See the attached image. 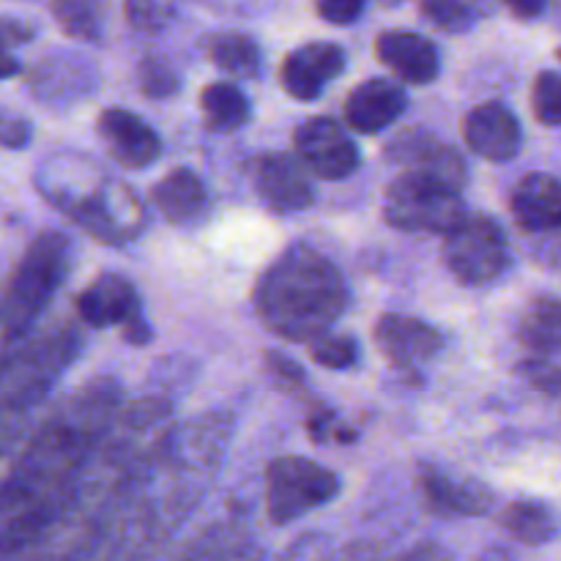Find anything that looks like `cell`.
I'll return each mask as SVG.
<instances>
[{
  "mask_svg": "<svg viewBox=\"0 0 561 561\" xmlns=\"http://www.w3.org/2000/svg\"><path fill=\"white\" fill-rule=\"evenodd\" d=\"M348 285L340 268L310 244L279 252L255 283L252 305L263 329L288 343H307L332 332L348 310Z\"/></svg>",
  "mask_w": 561,
  "mask_h": 561,
  "instance_id": "obj_1",
  "label": "cell"
},
{
  "mask_svg": "<svg viewBox=\"0 0 561 561\" xmlns=\"http://www.w3.org/2000/svg\"><path fill=\"white\" fill-rule=\"evenodd\" d=\"M69 272V241L58 230H44L27 244L11 272L3 296V345L25 337Z\"/></svg>",
  "mask_w": 561,
  "mask_h": 561,
  "instance_id": "obj_2",
  "label": "cell"
},
{
  "mask_svg": "<svg viewBox=\"0 0 561 561\" xmlns=\"http://www.w3.org/2000/svg\"><path fill=\"white\" fill-rule=\"evenodd\" d=\"M466 217L460 190L422 173H400L383 192V219L403 233L447 236Z\"/></svg>",
  "mask_w": 561,
  "mask_h": 561,
  "instance_id": "obj_3",
  "label": "cell"
},
{
  "mask_svg": "<svg viewBox=\"0 0 561 561\" xmlns=\"http://www.w3.org/2000/svg\"><path fill=\"white\" fill-rule=\"evenodd\" d=\"M444 266L460 285L482 288L502 277L513 263V250L502 225L488 214H466L444 236Z\"/></svg>",
  "mask_w": 561,
  "mask_h": 561,
  "instance_id": "obj_4",
  "label": "cell"
},
{
  "mask_svg": "<svg viewBox=\"0 0 561 561\" xmlns=\"http://www.w3.org/2000/svg\"><path fill=\"white\" fill-rule=\"evenodd\" d=\"M337 491V474L316 460L283 455L266 466V513L277 526L294 524L301 515L323 507Z\"/></svg>",
  "mask_w": 561,
  "mask_h": 561,
  "instance_id": "obj_5",
  "label": "cell"
},
{
  "mask_svg": "<svg viewBox=\"0 0 561 561\" xmlns=\"http://www.w3.org/2000/svg\"><path fill=\"white\" fill-rule=\"evenodd\" d=\"M66 214L93 241L107 247L129 244L146 228L148 219L146 206L135 190L104 175Z\"/></svg>",
  "mask_w": 561,
  "mask_h": 561,
  "instance_id": "obj_6",
  "label": "cell"
},
{
  "mask_svg": "<svg viewBox=\"0 0 561 561\" xmlns=\"http://www.w3.org/2000/svg\"><path fill=\"white\" fill-rule=\"evenodd\" d=\"M77 316L91 329L121 327L124 340L131 345H146L151 340L137 288L121 274H99L75 299Z\"/></svg>",
  "mask_w": 561,
  "mask_h": 561,
  "instance_id": "obj_7",
  "label": "cell"
},
{
  "mask_svg": "<svg viewBox=\"0 0 561 561\" xmlns=\"http://www.w3.org/2000/svg\"><path fill=\"white\" fill-rule=\"evenodd\" d=\"M247 181L257 201L274 214H299L316 203V190L305 173L299 157L283 151L257 153L244 164Z\"/></svg>",
  "mask_w": 561,
  "mask_h": 561,
  "instance_id": "obj_8",
  "label": "cell"
},
{
  "mask_svg": "<svg viewBox=\"0 0 561 561\" xmlns=\"http://www.w3.org/2000/svg\"><path fill=\"white\" fill-rule=\"evenodd\" d=\"M294 151L299 162L323 181H343L359 170V148L345 126L329 115H316L296 126Z\"/></svg>",
  "mask_w": 561,
  "mask_h": 561,
  "instance_id": "obj_9",
  "label": "cell"
},
{
  "mask_svg": "<svg viewBox=\"0 0 561 561\" xmlns=\"http://www.w3.org/2000/svg\"><path fill=\"white\" fill-rule=\"evenodd\" d=\"M383 159L403 173H422L463 190L469 164L455 146L427 129H403L383 146Z\"/></svg>",
  "mask_w": 561,
  "mask_h": 561,
  "instance_id": "obj_10",
  "label": "cell"
},
{
  "mask_svg": "<svg viewBox=\"0 0 561 561\" xmlns=\"http://www.w3.org/2000/svg\"><path fill=\"white\" fill-rule=\"evenodd\" d=\"M348 66V55L340 44L307 42L290 49L279 69V85L299 102H316Z\"/></svg>",
  "mask_w": 561,
  "mask_h": 561,
  "instance_id": "obj_11",
  "label": "cell"
},
{
  "mask_svg": "<svg viewBox=\"0 0 561 561\" xmlns=\"http://www.w3.org/2000/svg\"><path fill=\"white\" fill-rule=\"evenodd\" d=\"M96 131L115 162L126 170H146L162 157V140L153 131V126H148L131 110H102L96 118Z\"/></svg>",
  "mask_w": 561,
  "mask_h": 561,
  "instance_id": "obj_12",
  "label": "cell"
},
{
  "mask_svg": "<svg viewBox=\"0 0 561 561\" xmlns=\"http://www.w3.org/2000/svg\"><path fill=\"white\" fill-rule=\"evenodd\" d=\"M463 140L477 157L488 162H510L520 153L524 129L518 115L504 102H482L466 115Z\"/></svg>",
  "mask_w": 561,
  "mask_h": 561,
  "instance_id": "obj_13",
  "label": "cell"
},
{
  "mask_svg": "<svg viewBox=\"0 0 561 561\" xmlns=\"http://www.w3.org/2000/svg\"><path fill=\"white\" fill-rule=\"evenodd\" d=\"M378 351L398 367H420L442 351L444 337L431 323L411 316L387 312L373 329Z\"/></svg>",
  "mask_w": 561,
  "mask_h": 561,
  "instance_id": "obj_14",
  "label": "cell"
},
{
  "mask_svg": "<svg viewBox=\"0 0 561 561\" xmlns=\"http://www.w3.org/2000/svg\"><path fill=\"white\" fill-rule=\"evenodd\" d=\"M405 107H409V96L400 82L373 77L348 93L343 115L345 124L359 135H378L389 129L405 113Z\"/></svg>",
  "mask_w": 561,
  "mask_h": 561,
  "instance_id": "obj_15",
  "label": "cell"
},
{
  "mask_svg": "<svg viewBox=\"0 0 561 561\" xmlns=\"http://www.w3.org/2000/svg\"><path fill=\"white\" fill-rule=\"evenodd\" d=\"M416 485L427 507L438 515H482L493 507V499H496L485 482H477L471 477L455 480L453 474L431 463L420 466Z\"/></svg>",
  "mask_w": 561,
  "mask_h": 561,
  "instance_id": "obj_16",
  "label": "cell"
},
{
  "mask_svg": "<svg viewBox=\"0 0 561 561\" xmlns=\"http://www.w3.org/2000/svg\"><path fill=\"white\" fill-rule=\"evenodd\" d=\"M376 55L398 80L431 85L442 75V58L431 38L414 31H383L376 38Z\"/></svg>",
  "mask_w": 561,
  "mask_h": 561,
  "instance_id": "obj_17",
  "label": "cell"
},
{
  "mask_svg": "<svg viewBox=\"0 0 561 561\" xmlns=\"http://www.w3.org/2000/svg\"><path fill=\"white\" fill-rule=\"evenodd\" d=\"M99 75L91 64L77 55H49L27 71V91L42 104L77 102L93 91Z\"/></svg>",
  "mask_w": 561,
  "mask_h": 561,
  "instance_id": "obj_18",
  "label": "cell"
},
{
  "mask_svg": "<svg viewBox=\"0 0 561 561\" xmlns=\"http://www.w3.org/2000/svg\"><path fill=\"white\" fill-rule=\"evenodd\" d=\"M510 214L526 233L561 230V181L548 173L524 175L510 195Z\"/></svg>",
  "mask_w": 561,
  "mask_h": 561,
  "instance_id": "obj_19",
  "label": "cell"
},
{
  "mask_svg": "<svg viewBox=\"0 0 561 561\" xmlns=\"http://www.w3.org/2000/svg\"><path fill=\"white\" fill-rule=\"evenodd\" d=\"M151 203L170 225H192L208 211V190L190 168H175L153 184Z\"/></svg>",
  "mask_w": 561,
  "mask_h": 561,
  "instance_id": "obj_20",
  "label": "cell"
},
{
  "mask_svg": "<svg viewBox=\"0 0 561 561\" xmlns=\"http://www.w3.org/2000/svg\"><path fill=\"white\" fill-rule=\"evenodd\" d=\"M77 340L75 337H64V340H55V343H44V348H33L31 354L22 356V370L20 378H11L5 381V405L11 403L14 398L22 400H38L42 392H47L49 381L64 370V365H69L71 359V351H75Z\"/></svg>",
  "mask_w": 561,
  "mask_h": 561,
  "instance_id": "obj_21",
  "label": "cell"
},
{
  "mask_svg": "<svg viewBox=\"0 0 561 561\" xmlns=\"http://www.w3.org/2000/svg\"><path fill=\"white\" fill-rule=\"evenodd\" d=\"M203 126L214 135H230L252 118V104L236 82H211L201 91Z\"/></svg>",
  "mask_w": 561,
  "mask_h": 561,
  "instance_id": "obj_22",
  "label": "cell"
},
{
  "mask_svg": "<svg viewBox=\"0 0 561 561\" xmlns=\"http://www.w3.org/2000/svg\"><path fill=\"white\" fill-rule=\"evenodd\" d=\"M502 526L524 546H546L559 535V515L540 499H515L502 510Z\"/></svg>",
  "mask_w": 561,
  "mask_h": 561,
  "instance_id": "obj_23",
  "label": "cell"
},
{
  "mask_svg": "<svg viewBox=\"0 0 561 561\" xmlns=\"http://www.w3.org/2000/svg\"><path fill=\"white\" fill-rule=\"evenodd\" d=\"M206 55L236 80H257L263 71L261 47L247 33H214L206 42Z\"/></svg>",
  "mask_w": 561,
  "mask_h": 561,
  "instance_id": "obj_24",
  "label": "cell"
},
{
  "mask_svg": "<svg viewBox=\"0 0 561 561\" xmlns=\"http://www.w3.org/2000/svg\"><path fill=\"white\" fill-rule=\"evenodd\" d=\"M49 14L69 38L102 44L107 31L110 0H49Z\"/></svg>",
  "mask_w": 561,
  "mask_h": 561,
  "instance_id": "obj_25",
  "label": "cell"
},
{
  "mask_svg": "<svg viewBox=\"0 0 561 561\" xmlns=\"http://www.w3.org/2000/svg\"><path fill=\"white\" fill-rule=\"evenodd\" d=\"M518 337L526 348L540 356L561 351V299L540 296L531 301L520 316Z\"/></svg>",
  "mask_w": 561,
  "mask_h": 561,
  "instance_id": "obj_26",
  "label": "cell"
},
{
  "mask_svg": "<svg viewBox=\"0 0 561 561\" xmlns=\"http://www.w3.org/2000/svg\"><path fill=\"white\" fill-rule=\"evenodd\" d=\"M422 14L444 33H466L485 14V0H422Z\"/></svg>",
  "mask_w": 561,
  "mask_h": 561,
  "instance_id": "obj_27",
  "label": "cell"
},
{
  "mask_svg": "<svg viewBox=\"0 0 561 561\" xmlns=\"http://www.w3.org/2000/svg\"><path fill=\"white\" fill-rule=\"evenodd\" d=\"M137 88L148 99H170L179 93L181 82L173 66L162 55H146L137 64Z\"/></svg>",
  "mask_w": 561,
  "mask_h": 561,
  "instance_id": "obj_28",
  "label": "cell"
},
{
  "mask_svg": "<svg viewBox=\"0 0 561 561\" xmlns=\"http://www.w3.org/2000/svg\"><path fill=\"white\" fill-rule=\"evenodd\" d=\"M126 25L137 33H162L175 16V0H126Z\"/></svg>",
  "mask_w": 561,
  "mask_h": 561,
  "instance_id": "obj_29",
  "label": "cell"
},
{
  "mask_svg": "<svg viewBox=\"0 0 561 561\" xmlns=\"http://www.w3.org/2000/svg\"><path fill=\"white\" fill-rule=\"evenodd\" d=\"M310 359L329 370H345L359 359V345L348 334H323L310 343Z\"/></svg>",
  "mask_w": 561,
  "mask_h": 561,
  "instance_id": "obj_30",
  "label": "cell"
},
{
  "mask_svg": "<svg viewBox=\"0 0 561 561\" xmlns=\"http://www.w3.org/2000/svg\"><path fill=\"white\" fill-rule=\"evenodd\" d=\"M531 110L535 118L546 126H561V75L540 71L531 85Z\"/></svg>",
  "mask_w": 561,
  "mask_h": 561,
  "instance_id": "obj_31",
  "label": "cell"
},
{
  "mask_svg": "<svg viewBox=\"0 0 561 561\" xmlns=\"http://www.w3.org/2000/svg\"><path fill=\"white\" fill-rule=\"evenodd\" d=\"M518 373L526 383H531L540 392L561 398V365H551L546 356H535V359L520 362Z\"/></svg>",
  "mask_w": 561,
  "mask_h": 561,
  "instance_id": "obj_32",
  "label": "cell"
},
{
  "mask_svg": "<svg viewBox=\"0 0 561 561\" xmlns=\"http://www.w3.org/2000/svg\"><path fill=\"white\" fill-rule=\"evenodd\" d=\"M318 16L329 25H351L367 9V0H312Z\"/></svg>",
  "mask_w": 561,
  "mask_h": 561,
  "instance_id": "obj_33",
  "label": "cell"
},
{
  "mask_svg": "<svg viewBox=\"0 0 561 561\" xmlns=\"http://www.w3.org/2000/svg\"><path fill=\"white\" fill-rule=\"evenodd\" d=\"M263 359H266L268 373H272V376H277L285 387H288V383H296V387H299V383H305V370H301V367L296 365L290 356L279 354V351H266V354H263Z\"/></svg>",
  "mask_w": 561,
  "mask_h": 561,
  "instance_id": "obj_34",
  "label": "cell"
},
{
  "mask_svg": "<svg viewBox=\"0 0 561 561\" xmlns=\"http://www.w3.org/2000/svg\"><path fill=\"white\" fill-rule=\"evenodd\" d=\"M0 137H3V146L9 151H20L31 142L33 129L25 118H3V129H0Z\"/></svg>",
  "mask_w": 561,
  "mask_h": 561,
  "instance_id": "obj_35",
  "label": "cell"
},
{
  "mask_svg": "<svg viewBox=\"0 0 561 561\" xmlns=\"http://www.w3.org/2000/svg\"><path fill=\"white\" fill-rule=\"evenodd\" d=\"M36 36V27L27 25V22L14 20V16H3V44L5 49H11L14 44H27Z\"/></svg>",
  "mask_w": 561,
  "mask_h": 561,
  "instance_id": "obj_36",
  "label": "cell"
},
{
  "mask_svg": "<svg viewBox=\"0 0 561 561\" xmlns=\"http://www.w3.org/2000/svg\"><path fill=\"white\" fill-rule=\"evenodd\" d=\"M548 3L551 0H504V5L510 9V14L518 16V20H537V16H542V11L548 9Z\"/></svg>",
  "mask_w": 561,
  "mask_h": 561,
  "instance_id": "obj_37",
  "label": "cell"
},
{
  "mask_svg": "<svg viewBox=\"0 0 561 561\" xmlns=\"http://www.w3.org/2000/svg\"><path fill=\"white\" fill-rule=\"evenodd\" d=\"M16 71H20V75H22V66L16 64L14 55L5 53V58H3V77H5V80H9V77H14Z\"/></svg>",
  "mask_w": 561,
  "mask_h": 561,
  "instance_id": "obj_38",
  "label": "cell"
},
{
  "mask_svg": "<svg viewBox=\"0 0 561 561\" xmlns=\"http://www.w3.org/2000/svg\"><path fill=\"white\" fill-rule=\"evenodd\" d=\"M551 263H553V266H557V268H561V241L551 250Z\"/></svg>",
  "mask_w": 561,
  "mask_h": 561,
  "instance_id": "obj_39",
  "label": "cell"
},
{
  "mask_svg": "<svg viewBox=\"0 0 561 561\" xmlns=\"http://www.w3.org/2000/svg\"><path fill=\"white\" fill-rule=\"evenodd\" d=\"M378 3H383V5H400V3H405V0H378Z\"/></svg>",
  "mask_w": 561,
  "mask_h": 561,
  "instance_id": "obj_40",
  "label": "cell"
},
{
  "mask_svg": "<svg viewBox=\"0 0 561 561\" xmlns=\"http://www.w3.org/2000/svg\"><path fill=\"white\" fill-rule=\"evenodd\" d=\"M557 14H559V20H561V3H559V11H557Z\"/></svg>",
  "mask_w": 561,
  "mask_h": 561,
  "instance_id": "obj_41",
  "label": "cell"
},
{
  "mask_svg": "<svg viewBox=\"0 0 561 561\" xmlns=\"http://www.w3.org/2000/svg\"><path fill=\"white\" fill-rule=\"evenodd\" d=\"M559 60H561V47H559Z\"/></svg>",
  "mask_w": 561,
  "mask_h": 561,
  "instance_id": "obj_42",
  "label": "cell"
}]
</instances>
